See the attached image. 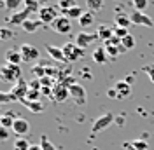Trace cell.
I'll return each mask as SVG.
<instances>
[{
    "mask_svg": "<svg viewBox=\"0 0 154 150\" xmlns=\"http://www.w3.org/2000/svg\"><path fill=\"white\" fill-rule=\"evenodd\" d=\"M91 58H93V61L95 63H98V65H105V63H109V54H107L105 51V46H98L93 51V54H91Z\"/></svg>",
    "mask_w": 154,
    "mask_h": 150,
    "instance_id": "cell-14",
    "label": "cell"
},
{
    "mask_svg": "<svg viewBox=\"0 0 154 150\" xmlns=\"http://www.w3.org/2000/svg\"><path fill=\"white\" fill-rule=\"evenodd\" d=\"M12 93L16 94L19 98V101L23 100V98H26V93H28V82H25L23 79H19L18 82H16V86L12 87Z\"/></svg>",
    "mask_w": 154,
    "mask_h": 150,
    "instance_id": "cell-16",
    "label": "cell"
},
{
    "mask_svg": "<svg viewBox=\"0 0 154 150\" xmlns=\"http://www.w3.org/2000/svg\"><path fill=\"white\" fill-rule=\"evenodd\" d=\"M61 49L65 52V58H67L68 63H74V61H77V59H81L84 56V49H81L75 42H67Z\"/></svg>",
    "mask_w": 154,
    "mask_h": 150,
    "instance_id": "cell-4",
    "label": "cell"
},
{
    "mask_svg": "<svg viewBox=\"0 0 154 150\" xmlns=\"http://www.w3.org/2000/svg\"><path fill=\"white\" fill-rule=\"evenodd\" d=\"M40 147H42V150H56V147L49 141L48 136H42L40 138Z\"/></svg>",
    "mask_w": 154,
    "mask_h": 150,
    "instance_id": "cell-35",
    "label": "cell"
},
{
    "mask_svg": "<svg viewBox=\"0 0 154 150\" xmlns=\"http://www.w3.org/2000/svg\"><path fill=\"white\" fill-rule=\"evenodd\" d=\"M58 5H60V9L61 10H67V9H72V7H75V0H60L58 2Z\"/></svg>",
    "mask_w": 154,
    "mask_h": 150,
    "instance_id": "cell-34",
    "label": "cell"
},
{
    "mask_svg": "<svg viewBox=\"0 0 154 150\" xmlns=\"http://www.w3.org/2000/svg\"><path fill=\"white\" fill-rule=\"evenodd\" d=\"M30 14H32V12H30L28 9L16 10V12H14V14H12V16L9 18V21L12 23V25H23L26 19H30Z\"/></svg>",
    "mask_w": 154,
    "mask_h": 150,
    "instance_id": "cell-15",
    "label": "cell"
},
{
    "mask_svg": "<svg viewBox=\"0 0 154 150\" xmlns=\"http://www.w3.org/2000/svg\"><path fill=\"white\" fill-rule=\"evenodd\" d=\"M0 33H2V38H4V40H7V38L12 37V32H11L9 28H2V32H0Z\"/></svg>",
    "mask_w": 154,
    "mask_h": 150,
    "instance_id": "cell-40",
    "label": "cell"
},
{
    "mask_svg": "<svg viewBox=\"0 0 154 150\" xmlns=\"http://www.w3.org/2000/svg\"><path fill=\"white\" fill-rule=\"evenodd\" d=\"M5 59H7V63L11 65H18L23 61V58H21V52H19V49H9V51H5Z\"/></svg>",
    "mask_w": 154,
    "mask_h": 150,
    "instance_id": "cell-19",
    "label": "cell"
},
{
    "mask_svg": "<svg viewBox=\"0 0 154 150\" xmlns=\"http://www.w3.org/2000/svg\"><path fill=\"white\" fill-rule=\"evenodd\" d=\"M68 96H70V91H68V86L63 84V82H56L54 87H53V100L58 101V103H63V101H67Z\"/></svg>",
    "mask_w": 154,
    "mask_h": 150,
    "instance_id": "cell-6",
    "label": "cell"
},
{
    "mask_svg": "<svg viewBox=\"0 0 154 150\" xmlns=\"http://www.w3.org/2000/svg\"><path fill=\"white\" fill-rule=\"evenodd\" d=\"M133 7H135V10L144 12L145 7H147V0H133Z\"/></svg>",
    "mask_w": 154,
    "mask_h": 150,
    "instance_id": "cell-39",
    "label": "cell"
},
{
    "mask_svg": "<svg viewBox=\"0 0 154 150\" xmlns=\"http://www.w3.org/2000/svg\"><path fill=\"white\" fill-rule=\"evenodd\" d=\"M51 28H53V32H56V33L65 35V33H70V30H72V23H70V19L68 18L60 16V18L51 25Z\"/></svg>",
    "mask_w": 154,
    "mask_h": 150,
    "instance_id": "cell-9",
    "label": "cell"
},
{
    "mask_svg": "<svg viewBox=\"0 0 154 150\" xmlns=\"http://www.w3.org/2000/svg\"><path fill=\"white\" fill-rule=\"evenodd\" d=\"M0 133H2V140H7V136H9V131H7L5 128H0Z\"/></svg>",
    "mask_w": 154,
    "mask_h": 150,
    "instance_id": "cell-43",
    "label": "cell"
},
{
    "mask_svg": "<svg viewBox=\"0 0 154 150\" xmlns=\"http://www.w3.org/2000/svg\"><path fill=\"white\" fill-rule=\"evenodd\" d=\"M116 124H117V126H123V124H125V117H123V115H119V117L116 115Z\"/></svg>",
    "mask_w": 154,
    "mask_h": 150,
    "instance_id": "cell-42",
    "label": "cell"
},
{
    "mask_svg": "<svg viewBox=\"0 0 154 150\" xmlns=\"http://www.w3.org/2000/svg\"><path fill=\"white\" fill-rule=\"evenodd\" d=\"M88 9L91 12H96V10H102L103 9V0H88Z\"/></svg>",
    "mask_w": 154,
    "mask_h": 150,
    "instance_id": "cell-27",
    "label": "cell"
},
{
    "mask_svg": "<svg viewBox=\"0 0 154 150\" xmlns=\"http://www.w3.org/2000/svg\"><path fill=\"white\" fill-rule=\"evenodd\" d=\"M19 52H21V58H23V61H35L38 58V49L35 46H32V44H23V46L19 47Z\"/></svg>",
    "mask_w": 154,
    "mask_h": 150,
    "instance_id": "cell-10",
    "label": "cell"
},
{
    "mask_svg": "<svg viewBox=\"0 0 154 150\" xmlns=\"http://www.w3.org/2000/svg\"><path fill=\"white\" fill-rule=\"evenodd\" d=\"M96 33H98L100 40H103V42H107V40H110V38L114 37V30H112V26H107V25H102Z\"/></svg>",
    "mask_w": 154,
    "mask_h": 150,
    "instance_id": "cell-23",
    "label": "cell"
},
{
    "mask_svg": "<svg viewBox=\"0 0 154 150\" xmlns=\"http://www.w3.org/2000/svg\"><path fill=\"white\" fill-rule=\"evenodd\" d=\"M114 89L117 93V100H126L130 94H131V84L126 82V80H119L114 84Z\"/></svg>",
    "mask_w": 154,
    "mask_h": 150,
    "instance_id": "cell-11",
    "label": "cell"
},
{
    "mask_svg": "<svg viewBox=\"0 0 154 150\" xmlns=\"http://www.w3.org/2000/svg\"><path fill=\"white\" fill-rule=\"evenodd\" d=\"M61 14H63L65 18H68V19H81V16L84 14V9L79 7V5H75V7H72V9L61 10Z\"/></svg>",
    "mask_w": 154,
    "mask_h": 150,
    "instance_id": "cell-22",
    "label": "cell"
},
{
    "mask_svg": "<svg viewBox=\"0 0 154 150\" xmlns=\"http://www.w3.org/2000/svg\"><path fill=\"white\" fill-rule=\"evenodd\" d=\"M112 30H114V35H116L117 38H121V40H123L125 37H128V35H130L128 28H121V26H112Z\"/></svg>",
    "mask_w": 154,
    "mask_h": 150,
    "instance_id": "cell-33",
    "label": "cell"
},
{
    "mask_svg": "<svg viewBox=\"0 0 154 150\" xmlns=\"http://www.w3.org/2000/svg\"><path fill=\"white\" fill-rule=\"evenodd\" d=\"M32 72L37 79H42V77H46V66H33Z\"/></svg>",
    "mask_w": 154,
    "mask_h": 150,
    "instance_id": "cell-38",
    "label": "cell"
},
{
    "mask_svg": "<svg viewBox=\"0 0 154 150\" xmlns=\"http://www.w3.org/2000/svg\"><path fill=\"white\" fill-rule=\"evenodd\" d=\"M130 19H131V25H140V26H147V28L154 26L151 16H147L145 12H140V10H133L130 14Z\"/></svg>",
    "mask_w": 154,
    "mask_h": 150,
    "instance_id": "cell-7",
    "label": "cell"
},
{
    "mask_svg": "<svg viewBox=\"0 0 154 150\" xmlns=\"http://www.w3.org/2000/svg\"><path fill=\"white\" fill-rule=\"evenodd\" d=\"M130 147L133 150H147L149 148V143L145 140H133V141H130Z\"/></svg>",
    "mask_w": 154,
    "mask_h": 150,
    "instance_id": "cell-29",
    "label": "cell"
},
{
    "mask_svg": "<svg viewBox=\"0 0 154 150\" xmlns=\"http://www.w3.org/2000/svg\"><path fill=\"white\" fill-rule=\"evenodd\" d=\"M107 96H109V98H116V100H117V93H116V89H114V87L107 91Z\"/></svg>",
    "mask_w": 154,
    "mask_h": 150,
    "instance_id": "cell-41",
    "label": "cell"
},
{
    "mask_svg": "<svg viewBox=\"0 0 154 150\" xmlns=\"http://www.w3.org/2000/svg\"><path fill=\"white\" fill-rule=\"evenodd\" d=\"M0 75H2V79L7 80V82H18L19 79H21V68H19L18 65L5 63V65L2 66V70H0Z\"/></svg>",
    "mask_w": 154,
    "mask_h": 150,
    "instance_id": "cell-3",
    "label": "cell"
},
{
    "mask_svg": "<svg viewBox=\"0 0 154 150\" xmlns=\"http://www.w3.org/2000/svg\"><path fill=\"white\" fill-rule=\"evenodd\" d=\"M25 0H4V5H5V9H9V10H18V7L23 4Z\"/></svg>",
    "mask_w": 154,
    "mask_h": 150,
    "instance_id": "cell-30",
    "label": "cell"
},
{
    "mask_svg": "<svg viewBox=\"0 0 154 150\" xmlns=\"http://www.w3.org/2000/svg\"><path fill=\"white\" fill-rule=\"evenodd\" d=\"M14 121H16V117H14L12 112H7V113H4V115L0 117V124H2V128H5V129H9V128L12 129Z\"/></svg>",
    "mask_w": 154,
    "mask_h": 150,
    "instance_id": "cell-24",
    "label": "cell"
},
{
    "mask_svg": "<svg viewBox=\"0 0 154 150\" xmlns=\"http://www.w3.org/2000/svg\"><path fill=\"white\" fill-rule=\"evenodd\" d=\"M46 51H48V54L54 61H60V63H68L67 61V58H65V52H63V49L61 47H54V46H51V44H48L46 46Z\"/></svg>",
    "mask_w": 154,
    "mask_h": 150,
    "instance_id": "cell-13",
    "label": "cell"
},
{
    "mask_svg": "<svg viewBox=\"0 0 154 150\" xmlns=\"http://www.w3.org/2000/svg\"><path fill=\"white\" fill-rule=\"evenodd\" d=\"M68 91H70V98L74 100V103L77 105V106H82V105H86V89H84V86L77 84V82H74V84H68Z\"/></svg>",
    "mask_w": 154,
    "mask_h": 150,
    "instance_id": "cell-2",
    "label": "cell"
},
{
    "mask_svg": "<svg viewBox=\"0 0 154 150\" xmlns=\"http://www.w3.org/2000/svg\"><path fill=\"white\" fill-rule=\"evenodd\" d=\"M12 131H14V134H18V136H25V134H28L30 133V122L26 121V119L18 117V119L14 121Z\"/></svg>",
    "mask_w": 154,
    "mask_h": 150,
    "instance_id": "cell-12",
    "label": "cell"
},
{
    "mask_svg": "<svg viewBox=\"0 0 154 150\" xmlns=\"http://www.w3.org/2000/svg\"><path fill=\"white\" fill-rule=\"evenodd\" d=\"M30 150H42V147H40V145H32Z\"/></svg>",
    "mask_w": 154,
    "mask_h": 150,
    "instance_id": "cell-44",
    "label": "cell"
},
{
    "mask_svg": "<svg viewBox=\"0 0 154 150\" xmlns=\"http://www.w3.org/2000/svg\"><path fill=\"white\" fill-rule=\"evenodd\" d=\"M30 145L28 140H25V138H18V140L14 141V145H12V150H30Z\"/></svg>",
    "mask_w": 154,
    "mask_h": 150,
    "instance_id": "cell-26",
    "label": "cell"
},
{
    "mask_svg": "<svg viewBox=\"0 0 154 150\" xmlns=\"http://www.w3.org/2000/svg\"><path fill=\"white\" fill-rule=\"evenodd\" d=\"M98 33H88V32H81V33H77L75 35V42L77 46L81 47V49H86L89 44H93V42H96L98 40Z\"/></svg>",
    "mask_w": 154,
    "mask_h": 150,
    "instance_id": "cell-8",
    "label": "cell"
},
{
    "mask_svg": "<svg viewBox=\"0 0 154 150\" xmlns=\"http://www.w3.org/2000/svg\"><path fill=\"white\" fill-rule=\"evenodd\" d=\"M105 51H107V54H109L110 59H116L119 54L126 52V47L125 46H112L110 42H105Z\"/></svg>",
    "mask_w": 154,
    "mask_h": 150,
    "instance_id": "cell-17",
    "label": "cell"
},
{
    "mask_svg": "<svg viewBox=\"0 0 154 150\" xmlns=\"http://www.w3.org/2000/svg\"><path fill=\"white\" fill-rule=\"evenodd\" d=\"M25 9H28L30 12H38L40 5H38L37 0H25Z\"/></svg>",
    "mask_w": 154,
    "mask_h": 150,
    "instance_id": "cell-32",
    "label": "cell"
},
{
    "mask_svg": "<svg viewBox=\"0 0 154 150\" xmlns=\"http://www.w3.org/2000/svg\"><path fill=\"white\" fill-rule=\"evenodd\" d=\"M0 101L2 103H12V101H19V98L12 91L11 93H0Z\"/></svg>",
    "mask_w": 154,
    "mask_h": 150,
    "instance_id": "cell-28",
    "label": "cell"
},
{
    "mask_svg": "<svg viewBox=\"0 0 154 150\" xmlns=\"http://www.w3.org/2000/svg\"><path fill=\"white\" fill-rule=\"evenodd\" d=\"M58 2H60V0H58Z\"/></svg>",
    "mask_w": 154,
    "mask_h": 150,
    "instance_id": "cell-45",
    "label": "cell"
},
{
    "mask_svg": "<svg viewBox=\"0 0 154 150\" xmlns=\"http://www.w3.org/2000/svg\"><path fill=\"white\" fill-rule=\"evenodd\" d=\"M42 25H44V23H42L40 19H32V18H30V19H26L21 26H23V30H25V32H28V33H35V32L42 26Z\"/></svg>",
    "mask_w": 154,
    "mask_h": 150,
    "instance_id": "cell-18",
    "label": "cell"
},
{
    "mask_svg": "<svg viewBox=\"0 0 154 150\" xmlns=\"http://www.w3.org/2000/svg\"><path fill=\"white\" fill-rule=\"evenodd\" d=\"M140 72H144L149 79H151V82L154 84V63H149V65H144L140 68Z\"/></svg>",
    "mask_w": 154,
    "mask_h": 150,
    "instance_id": "cell-31",
    "label": "cell"
},
{
    "mask_svg": "<svg viewBox=\"0 0 154 150\" xmlns=\"http://www.w3.org/2000/svg\"><path fill=\"white\" fill-rule=\"evenodd\" d=\"M19 103H23L30 112H33V113H40L42 110H44V105L40 103V101H30V100H26V98H23Z\"/></svg>",
    "mask_w": 154,
    "mask_h": 150,
    "instance_id": "cell-21",
    "label": "cell"
},
{
    "mask_svg": "<svg viewBox=\"0 0 154 150\" xmlns=\"http://www.w3.org/2000/svg\"><path fill=\"white\" fill-rule=\"evenodd\" d=\"M40 94H42V91H33V89H28V93H26V100H30V101H38Z\"/></svg>",
    "mask_w": 154,
    "mask_h": 150,
    "instance_id": "cell-37",
    "label": "cell"
},
{
    "mask_svg": "<svg viewBox=\"0 0 154 150\" xmlns=\"http://www.w3.org/2000/svg\"><path fill=\"white\" fill-rule=\"evenodd\" d=\"M58 18H60L58 10L54 9V7H51V5H42L40 10H38V19H40L44 25H53Z\"/></svg>",
    "mask_w": 154,
    "mask_h": 150,
    "instance_id": "cell-5",
    "label": "cell"
},
{
    "mask_svg": "<svg viewBox=\"0 0 154 150\" xmlns=\"http://www.w3.org/2000/svg\"><path fill=\"white\" fill-rule=\"evenodd\" d=\"M123 46L126 47V51H130V49H133L135 47V37L131 35V33H130L128 37L123 38Z\"/></svg>",
    "mask_w": 154,
    "mask_h": 150,
    "instance_id": "cell-36",
    "label": "cell"
},
{
    "mask_svg": "<svg viewBox=\"0 0 154 150\" xmlns=\"http://www.w3.org/2000/svg\"><path fill=\"white\" fill-rule=\"evenodd\" d=\"M79 25H81V28H89V26H93L95 25V14L91 12V10H86L82 16H81V19H79Z\"/></svg>",
    "mask_w": 154,
    "mask_h": 150,
    "instance_id": "cell-20",
    "label": "cell"
},
{
    "mask_svg": "<svg viewBox=\"0 0 154 150\" xmlns=\"http://www.w3.org/2000/svg\"><path fill=\"white\" fill-rule=\"evenodd\" d=\"M131 25V19H130V14H123L119 12L116 16V26H121V28H130Z\"/></svg>",
    "mask_w": 154,
    "mask_h": 150,
    "instance_id": "cell-25",
    "label": "cell"
},
{
    "mask_svg": "<svg viewBox=\"0 0 154 150\" xmlns=\"http://www.w3.org/2000/svg\"><path fill=\"white\" fill-rule=\"evenodd\" d=\"M114 122H116V115L112 112L103 113L102 117H98V119L93 121V124H91V134H96V133L105 131L107 128H110Z\"/></svg>",
    "mask_w": 154,
    "mask_h": 150,
    "instance_id": "cell-1",
    "label": "cell"
}]
</instances>
